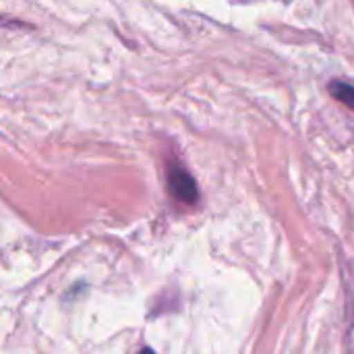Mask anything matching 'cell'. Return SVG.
Returning a JSON list of instances; mask_svg holds the SVG:
<instances>
[{"label":"cell","instance_id":"1","mask_svg":"<svg viewBox=\"0 0 354 354\" xmlns=\"http://www.w3.org/2000/svg\"><path fill=\"white\" fill-rule=\"evenodd\" d=\"M168 187H170V193L183 201V203H189L193 205L199 197V191H197V185L193 180V176L185 170V168H178V166H172L168 170Z\"/></svg>","mask_w":354,"mask_h":354},{"label":"cell","instance_id":"2","mask_svg":"<svg viewBox=\"0 0 354 354\" xmlns=\"http://www.w3.org/2000/svg\"><path fill=\"white\" fill-rule=\"evenodd\" d=\"M330 93L342 102L344 106L353 108L354 110V85L353 83H346V81H332L330 83Z\"/></svg>","mask_w":354,"mask_h":354},{"label":"cell","instance_id":"3","mask_svg":"<svg viewBox=\"0 0 354 354\" xmlns=\"http://www.w3.org/2000/svg\"><path fill=\"white\" fill-rule=\"evenodd\" d=\"M141 354H156V353H153V351H149V348H145Z\"/></svg>","mask_w":354,"mask_h":354}]
</instances>
